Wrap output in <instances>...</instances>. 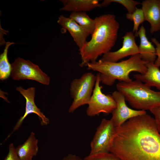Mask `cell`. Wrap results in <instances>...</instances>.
I'll return each mask as SVG.
<instances>
[{"mask_svg": "<svg viewBox=\"0 0 160 160\" xmlns=\"http://www.w3.org/2000/svg\"><path fill=\"white\" fill-rule=\"evenodd\" d=\"M112 95L116 101V107L112 113L111 119L116 127L132 118L147 113L145 111L136 110L129 107L126 103L124 97L119 91H114Z\"/></svg>", "mask_w": 160, "mask_h": 160, "instance_id": "obj_9", "label": "cell"}, {"mask_svg": "<svg viewBox=\"0 0 160 160\" xmlns=\"http://www.w3.org/2000/svg\"><path fill=\"white\" fill-rule=\"evenodd\" d=\"M96 76L95 86L86 110V114L89 117L101 113H112L116 107V101L112 95H105L102 92V87L100 85V73H97Z\"/></svg>", "mask_w": 160, "mask_h": 160, "instance_id": "obj_6", "label": "cell"}, {"mask_svg": "<svg viewBox=\"0 0 160 160\" xmlns=\"http://www.w3.org/2000/svg\"><path fill=\"white\" fill-rule=\"evenodd\" d=\"M82 160H120L114 154L110 152H99L89 154Z\"/></svg>", "mask_w": 160, "mask_h": 160, "instance_id": "obj_22", "label": "cell"}, {"mask_svg": "<svg viewBox=\"0 0 160 160\" xmlns=\"http://www.w3.org/2000/svg\"><path fill=\"white\" fill-rule=\"evenodd\" d=\"M38 143L35 133L31 132L27 140L15 148L20 160H32L33 157L36 156L38 152Z\"/></svg>", "mask_w": 160, "mask_h": 160, "instance_id": "obj_16", "label": "cell"}, {"mask_svg": "<svg viewBox=\"0 0 160 160\" xmlns=\"http://www.w3.org/2000/svg\"><path fill=\"white\" fill-rule=\"evenodd\" d=\"M141 4L145 20L151 25V33L160 31V0H145Z\"/></svg>", "mask_w": 160, "mask_h": 160, "instance_id": "obj_13", "label": "cell"}, {"mask_svg": "<svg viewBox=\"0 0 160 160\" xmlns=\"http://www.w3.org/2000/svg\"><path fill=\"white\" fill-rule=\"evenodd\" d=\"M151 40L156 46V55L157 56L154 64L156 66L159 67H160V43L156 38H151Z\"/></svg>", "mask_w": 160, "mask_h": 160, "instance_id": "obj_25", "label": "cell"}, {"mask_svg": "<svg viewBox=\"0 0 160 160\" xmlns=\"http://www.w3.org/2000/svg\"><path fill=\"white\" fill-rule=\"evenodd\" d=\"M112 2L122 4L127 9L128 13L130 14L133 13L135 10L136 6L140 4V2L133 0H105L100 3V7H106Z\"/></svg>", "mask_w": 160, "mask_h": 160, "instance_id": "obj_21", "label": "cell"}, {"mask_svg": "<svg viewBox=\"0 0 160 160\" xmlns=\"http://www.w3.org/2000/svg\"><path fill=\"white\" fill-rule=\"evenodd\" d=\"M69 17L75 21L90 35L93 33L96 27V21L95 19L90 18L86 12H71Z\"/></svg>", "mask_w": 160, "mask_h": 160, "instance_id": "obj_18", "label": "cell"}, {"mask_svg": "<svg viewBox=\"0 0 160 160\" xmlns=\"http://www.w3.org/2000/svg\"><path fill=\"white\" fill-rule=\"evenodd\" d=\"M57 22L68 30L79 49L87 41V39L90 34L72 18L61 15L58 17Z\"/></svg>", "mask_w": 160, "mask_h": 160, "instance_id": "obj_12", "label": "cell"}, {"mask_svg": "<svg viewBox=\"0 0 160 160\" xmlns=\"http://www.w3.org/2000/svg\"><path fill=\"white\" fill-rule=\"evenodd\" d=\"M135 37L132 32H127L122 38L123 44L121 48L116 51H110L104 54L100 60L117 62L125 57L139 54L138 47L136 43Z\"/></svg>", "mask_w": 160, "mask_h": 160, "instance_id": "obj_11", "label": "cell"}, {"mask_svg": "<svg viewBox=\"0 0 160 160\" xmlns=\"http://www.w3.org/2000/svg\"><path fill=\"white\" fill-rule=\"evenodd\" d=\"M96 79V76L91 72H87L80 78L72 80L70 84V92L73 100L68 110L69 113H73L80 107L88 104Z\"/></svg>", "mask_w": 160, "mask_h": 160, "instance_id": "obj_5", "label": "cell"}, {"mask_svg": "<svg viewBox=\"0 0 160 160\" xmlns=\"http://www.w3.org/2000/svg\"><path fill=\"white\" fill-rule=\"evenodd\" d=\"M146 72L144 74H136L134 75L138 80L150 87H156L160 92V70L154 63L147 62Z\"/></svg>", "mask_w": 160, "mask_h": 160, "instance_id": "obj_17", "label": "cell"}, {"mask_svg": "<svg viewBox=\"0 0 160 160\" xmlns=\"http://www.w3.org/2000/svg\"><path fill=\"white\" fill-rule=\"evenodd\" d=\"M61 160H82V159L76 155L69 154L64 157Z\"/></svg>", "mask_w": 160, "mask_h": 160, "instance_id": "obj_26", "label": "cell"}, {"mask_svg": "<svg viewBox=\"0 0 160 160\" xmlns=\"http://www.w3.org/2000/svg\"><path fill=\"white\" fill-rule=\"evenodd\" d=\"M116 128L111 119H103L91 142L89 154L109 152Z\"/></svg>", "mask_w": 160, "mask_h": 160, "instance_id": "obj_8", "label": "cell"}, {"mask_svg": "<svg viewBox=\"0 0 160 160\" xmlns=\"http://www.w3.org/2000/svg\"><path fill=\"white\" fill-rule=\"evenodd\" d=\"M126 17L127 19L133 22L134 26L132 31L133 33H135V36H138L139 26L140 24L145 21L143 10L142 9L136 7L135 10L132 13H127L126 14Z\"/></svg>", "mask_w": 160, "mask_h": 160, "instance_id": "obj_20", "label": "cell"}, {"mask_svg": "<svg viewBox=\"0 0 160 160\" xmlns=\"http://www.w3.org/2000/svg\"><path fill=\"white\" fill-rule=\"evenodd\" d=\"M97 0H61L64 6L60 10L71 12H86L97 7H101Z\"/></svg>", "mask_w": 160, "mask_h": 160, "instance_id": "obj_15", "label": "cell"}, {"mask_svg": "<svg viewBox=\"0 0 160 160\" xmlns=\"http://www.w3.org/2000/svg\"><path fill=\"white\" fill-rule=\"evenodd\" d=\"M4 160H20L13 143H11L9 144L8 153Z\"/></svg>", "mask_w": 160, "mask_h": 160, "instance_id": "obj_23", "label": "cell"}, {"mask_svg": "<svg viewBox=\"0 0 160 160\" xmlns=\"http://www.w3.org/2000/svg\"><path fill=\"white\" fill-rule=\"evenodd\" d=\"M16 90L24 97L26 100L25 111L23 115L18 119L14 127L12 132L7 137L8 138L13 132L18 130L22 125L25 118L29 114L33 113L38 116L41 125H47L49 123V119L40 111L36 106L34 102L35 88L31 87L24 89L21 87H17Z\"/></svg>", "mask_w": 160, "mask_h": 160, "instance_id": "obj_10", "label": "cell"}, {"mask_svg": "<svg viewBox=\"0 0 160 160\" xmlns=\"http://www.w3.org/2000/svg\"><path fill=\"white\" fill-rule=\"evenodd\" d=\"M109 152L120 160H160V134L146 113L116 128Z\"/></svg>", "mask_w": 160, "mask_h": 160, "instance_id": "obj_1", "label": "cell"}, {"mask_svg": "<svg viewBox=\"0 0 160 160\" xmlns=\"http://www.w3.org/2000/svg\"><path fill=\"white\" fill-rule=\"evenodd\" d=\"M138 54L131 56L129 58L119 62H111L99 60L88 63L87 68L100 73V82L108 85H112L116 80L128 82L132 80L129 76L132 72L141 74L147 71L146 63Z\"/></svg>", "mask_w": 160, "mask_h": 160, "instance_id": "obj_3", "label": "cell"}, {"mask_svg": "<svg viewBox=\"0 0 160 160\" xmlns=\"http://www.w3.org/2000/svg\"><path fill=\"white\" fill-rule=\"evenodd\" d=\"M149 111L154 116L155 124L160 134V105L154 108Z\"/></svg>", "mask_w": 160, "mask_h": 160, "instance_id": "obj_24", "label": "cell"}, {"mask_svg": "<svg viewBox=\"0 0 160 160\" xmlns=\"http://www.w3.org/2000/svg\"><path fill=\"white\" fill-rule=\"evenodd\" d=\"M95 19L96 27L91 39L79 49L81 67L96 61L99 56L110 51L117 39L119 24L114 15L104 14Z\"/></svg>", "mask_w": 160, "mask_h": 160, "instance_id": "obj_2", "label": "cell"}, {"mask_svg": "<svg viewBox=\"0 0 160 160\" xmlns=\"http://www.w3.org/2000/svg\"><path fill=\"white\" fill-rule=\"evenodd\" d=\"M140 43L138 46L139 54L142 59L145 62L154 63L156 59V48L146 37V30L142 25L138 31Z\"/></svg>", "mask_w": 160, "mask_h": 160, "instance_id": "obj_14", "label": "cell"}, {"mask_svg": "<svg viewBox=\"0 0 160 160\" xmlns=\"http://www.w3.org/2000/svg\"><path fill=\"white\" fill-rule=\"evenodd\" d=\"M116 88L134 109L145 111L160 105V92L152 90L140 80L120 81Z\"/></svg>", "mask_w": 160, "mask_h": 160, "instance_id": "obj_4", "label": "cell"}, {"mask_svg": "<svg viewBox=\"0 0 160 160\" xmlns=\"http://www.w3.org/2000/svg\"><path fill=\"white\" fill-rule=\"evenodd\" d=\"M13 42H6L3 52L0 55V79L5 80L10 76L12 66L7 57L8 50L9 47L14 44Z\"/></svg>", "mask_w": 160, "mask_h": 160, "instance_id": "obj_19", "label": "cell"}, {"mask_svg": "<svg viewBox=\"0 0 160 160\" xmlns=\"http://www.w3.org/2000/svg\"><path fill=\"white\" fill-rule=\"evenodd\" d=\"M10 76L14 80L29 79L49 85V77L39 66L28 60L18 57L11 64Z\"/></svg>", "mask_w": 160, "mask_h": 160, "instance_id": "obj_7", "label": "cell"}]
</instances>
